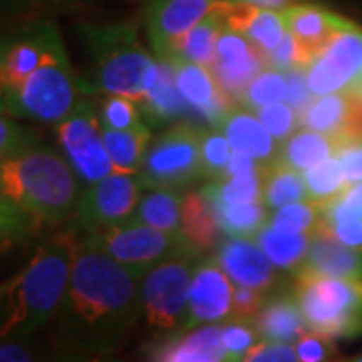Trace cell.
Listing matches in <instances>:
<instances>
[{"instance_id": "d6a6232c", "label": "cell", "mask_w": 362, "mask_h": 362, "mask_svg": "<svg viewBox=\"0 0 362 362\" xmlns=\"http://www.w3.org/2000/svg\"><path fill=\"white\" fill-rule=\"evenodd\" d=\"M207 202L216 211V218L220 221L223 233L232 238L254 240L259 230L270 221V207L264 202H250V204H221L214 199Z\"/></svg>"}, {"instance_id": "6da1fadb", "label": "cell", "mask_w": 362, "mask_h": 362, "mask_svg": "<svg viewBox=\"0 0 362 362\" xmlns=\"http://www.w3.org/2000/svg\"><path fill=\"white\" fill-rule=\"evenodd\" d=\"M141 280V274L78 242L69 290L52 320L54 346L89 356L123 349L143 316Z\"/></svg>"}, {"instance_id": "9a60e30c", "label": "cell", "mask_w": 362, "mask_h": 362, "mask_svg": "<svg viewBox=\"0 0 362 362\" xmlns=\"http://www.w3.org/2000/svg\"><path fill=\"white\" fill-rule=\"evenodd\" d=\"M268 66L266 52L242 33L223 26L211 73L233 103L242 105L247 85Z\"/></svg>"}, {"instance_id": "6125c7cd", "label": "cell", "mask_w": 362, "mask_h": 362, "mask_svg": "<svg viewBox=\"0 0 362 362\" xmlns=\"http://www.w3.org/2000/svg\"><path fill=\"white\" fill-rule=\"evenodd\" d=\"M0 197H6L4 195V185H2V173H0Z\"/></svg>"}, {"instance_id": "cb8c5ba5", "label": "cell", "mask_w": 362, "mask_h": 362, "mask_svg": "<svg viewBox=\"0 0 362 362\" xmlns=\"http://www.w3.org/2000/svg\"><path fill=\"white\" fill-rule=\"evenodd\" d=\"M262 340L268 342H286L294 344L302 334H306L310 328L304 320V314L298 306L294 292H276L268 298L266 306L254 318Z\"/></svg>"}, {"instance_id": "f35d334b", "label": "cell", "mask_w": 362, "mask_h": 362, "mask_svg": "<svg viewBox=\"0 0 362 362\" xmlns=\"http://www.w3.org/2000/svg\"><path fill=\"white\" fill-rule=\"evenodd\" d=\"M232 151V143L221 129L202 131V180L223 181Z\"/></svg>"}, {"instance_id": "bcb514c9", "label": "cell", "mask_w": 362, "mask_h": 362, "mask_svg": "<svg viewBox=\"0 0 362 362\" xmlns=\"http://www.w3.org/2000/svg\"><path fill=\"white\" fill-rule=\"evenodd\" d=\"M266 59H268V66L278 69L282 73L294 71V69H306L314 61L310 52L300 45V40L290 30L286 33V37L276 49L266 52Z\"/></svg>"}, {"instance_id": "be15d7a7", "label": "cell", "mask_w": 362, "mask_h": 362, "mask_svg": "<svg viewBox=\"0 0 362 362\" xmlns=\"http://www.w3.org/2000/svg\"><path fill=\"white\" fill-rule=\"evenodd\" d=\"M2 296H4V284L0 286V302H2Z\"/></svg>"}, {"instance_id": "ba28073f", "label": "cell", "mask_w": 362, "mask_h": 362, "mask_svg": "<svg viewBox=\"0 0 362 362\" xmlns=\"http://www.w3.org/2000/svg\"><path fill=\"white\" fill-rule=\"evenodd\" d=\"M78 242L103 252L141 276L181 250L194 247L183 238V233H169L151 226L127 221L99 232L81 233Z\"/></svg>"}, {"instance_id": "c3c4849f", "label": "cell", "mask_w": 362, "mask_h": 362, "mask_svg": "<svg viewBox=\"0 0 362 362\" xmlns=\"http://www.w3.org/2000/svg\"><path fill=\"white\" fill-rule=\"evenodd\" d=\"M272 294L258 290V288H250V286H235L233 290V306L232 316L238 318H256L259 310L266 306L268 298Z\"/></svg>"}, {"instance_id": "44dd1931", "label": "cell", "mask_w": 362, "mask_h": 362, "mask_svg": "<svg viewBox=\"0 0 362 362\" xmlns=\"http://www.w3.org/2000/svg\"><path fill=\"white\" fill-rule=\"evenodd\" d=\"M221 18L228 28L242 33L264 52L276 49L288 33L282 11L247 0H228L221 8Z\"/></svg>"}, {"instance_id": "7dc6e473", "label": "cell", "mask_w": 362, "mask_h": 362, "mask_svg": "<svg viewBox=\"0 0 362 362\" xmlns=\"http://www.w3.org/2000/svg\"><path fill=\"white\" fill-rule=\"evenodd\" d=\"M298 361L302 362H322L337 358V346H334V338L308 330L306 334L298 338L294 342Z\"/></svg>"}, {"instance_id": "7bdbcfd3", "label": "cell", "mask_w": 362, "mask_h": 362, "mask_svg": "<svg viewBox=\"0 0 362 362\" xmlns=\"http://www.w3.org/2000/svg\"><path fill=\"white\" fill-rule=\"evenodd\" d=\"M256 115L278 143H284L290 135L300 129V113L286 101L264 105L256 109Z\"/></svg>"}, {"instance_id": "681fc988", "label": "cell", "mask_w": 362, "mask_h": 362, "mask_svg": "<svg viewBox=\"0 0 362 362\" xmlns=\"http://www.w3.org/2000/svg\"><path fill=\"white\" fill-rule=\"evenodd\" d=\"M294 362L298 361L296 349L286 342H268L259 340L246 354V362Z\"/></svg>"}, {"instance_id": "f546056e", "label": "cell", "mask_w": 362, "mask_h": 362, "mask_svg": "<svg viewBox=\"0 0 362 362\" xmlns=\"http://www.w3.org/2000/svg\"><path fill=\"white\" fill-rule=\"evenodd\" d=\"M223 26L226 25L221 18V11L209 14L173 45L169 57L165 59H183V61L211 69L216 63V57H218V40H220Z\"/></svg>"}, {"instance_id": "f5cc1de1", "label": "cell", "mask_w": 362, "mask_h": 362, "mask_svg": "<svg viewBox=\"0 0 362 362\" xmlns=\"http://www.w3.org/2000/svg\"><path fill=\"white\" fill-rule=\"evenodd\" d=\"M316 233H322L328 238H334L340 244H346L350 247L362 250V220L344 221V223H330L320 226Z\"/></svg>"}, {"instance_id": "83f0119b", "label": "cell", "mask_w": 362, "mask_h": 362, "mask_svg": "<svg viewBox=\"0 0 362 362\" xmlns=\"http://www.w3.org/2000/svg\"><path fill=\"white\" fill-rule=\"evenodd\" d=\"M342 143H344L342 139L324 135L318 131H296L294 135H290L280 145L278 159L274 163H282V165H288V168L298 169L304 173L306 169L314 168V165L337 156Z\"/></svg>"}, {"instance_id": "e0dca14e", "label": "cell", "mask_w": 362, "mask_h": 362, "mask_svg": "<svg viewBox=\"0 0 362 362\" xmlns=\"http://www.w3.org/2000/svg\"><path fill=\"white\" fill-rule=\"evenodd\" d=\"M233 290V280L214 256L199 259L189 286V314L185 328L226 322L232 316Z\"/></svg>"}, {"instance_id": "ffe728a7", "label": "cell", "mask_w": 362, "mask_h": 362, "mask_svg": "<svg viewBox=\"0 0 362 362\" xmlns=\"http://www.w3.org/2000/svg\"><path fill=\"white\" fill-rule=\"evenodd\" d=\"M149 361L165 362H220L226 361V349L220 324H202L183 328L147 350Z\"/></svg>"}, {"instance_id": "603a6c76", "label": "cell", "mask_w": 362, "mask_h": 362, "mask_svg": "<svg viewBox=\"0 0 362 362\" xmlns=\"http://www.w3.org/2000/svg\"><path fill=\"white\" fill-rule=\"evenodd\" d=\"M159 59V75L149 93L139 101L141 115L145 123L153 129L157 125L171 123L183 117L195 115L194 107L185 101V97L177 89L175 81V66L171 59L157 57Z\"/></svg>"}, {"instance_id": "680465c9", "label": "cell", "mask_w": 362, "mask_h": 362, "mask_svg": "<svg viewBox=\"0 0 362 362\" xmlns=\"http://www.w3.org/2000/svg\"><path fill=\"white\" fill-rule=\"evenodd\" d=\"M21 2H23V0H0V8H2V6H18Z\"/></svg>"}, {"instance_id": "484cf974", "label": "cell", "mask_w": 362, "mask_h": 362, "mask_svg": "<svg viewBox=\"0 0 362 362\" xmlns=\"http://www.w3.org/2000/svg\"><path fill=\"white\" fill-rule=\"evenodd\" d=\"M221 133L230 139L233 149L246 151L266 165L278 159L280 143L270 135V131L264 127L258 115H252V109L240 107L232 109L220 125Z\"/></svg>"}, {"instance_id": "8d00e7d4", "label": "cell", "mask_w": 362, "mask_h": 362, "mask_svg": "<svg viewBox=\"0 0 362 362\" xmlns=\"http://www.w3.org/2000/svg\"><path fill=\"white\" fill-rule=\"evenodd\" d=\"M268 223L276 230L314 235L320 226V206L312 199L286 204L278 209H272Z\"/></svg>"}, {"instance_id": "9c48e42d", "label": "cell", "mask_w": 362, "mask_h": 362, "mask_svg": "<svg viewBox=\"0 0 362 362\" xmlns=\"http://www.w3.org/2000/svg\"><path fill=\"white\" fill-rule=\"evenodd\" d=\"M57 145L83 185H93L113 173V161L105 147L103 123L93 95L83 97L69 115L54 125Z\"/></svg>"}, {"instance_id": "5bb4252c", "label": "cell", "mask_w": 362, "mask_h": 362, "mask_svg": "<svg viewBox=\"0 0 362 362\" xmlns=\"http://www.w3.org/2000/svg\"><path fill=\"white\" fill-rule=\"evenodd\" d=\"M228 0H156L145 2L143 18L156 57H169L173 45L199 21L220 13Z\"/></svg>"}, {"instance_id": "d4e9b609", "label": "cell", "mask_w": 362, "mask_h": 362, "mask_svg": "<svg viewBox=\"0 0 362 362\" xmlns=\"http://www.w3.org/2000/svg\"><path fill=\"white\" fill-rule=\"evenodd\" d=\"M300 274H316L330 278H362V250L340 244L338 240L322 233H314L306 262L296 276Z\"/></svg>"}, {"instance_id": "ab89813d", "label": "cell", "mask_w": 362, "mask_h": 362, "mask_svg": "<svg viewBox=\"0 0 362 362\" xmlns=\"http://www.w3.org/2000/svg\"><path fill=\"white\" fill-rule=\"evenodd\" d=\"M221 338L226 349V361H246V354L256 346L262 337L254 324V318H238L230 316L221 324Z\"/></svg>"}, {"instance_id": "d590c367", "label": "cell", "mask_w": 362, "mask_h": 362, "mask_svg": "<svg viewBox=\"0 0 362 362\" xmlns=\"http://www.w3.org/2000/svg\"><path fill=\"white\" fill-rule=\"evenodd\" d=\"M304 181H306L310 199L316 204H326L332 197H337L338 194H342L346 187H350L337 156L314 165V168L306 169Z\"/></svg>"}, {"instance_id": "8fae6325", "label": "cell", "mask_w": 362, "mask_h": 362, "mask_svg": "<svg viewBox=\"0 0 362 362\" xmlns=\"http://www.w3.org/2000/svg\"><path fill=\"white\" fill-rule=\"evenodd\" d=\"M143 187L139 173L123 171H113L97 183L87 185L75 216L69 221L71 232L93 233L125 223L141 199Z\"/></svg>"}, {"instance_id": "94428289", "label": "cell", "mask_w": 362, "mask_h": 362, "mask_svg": "<svg viewBox=\"0 0 362 362\" xmlns=\"http://www.w3.org/2000/svg\"><path fill=\"white\" fill-rule=\"evenodd\" d=\"M352 90H356V95H358V97H361V99H362V81H361V83H358V85H356V87H354V89H352Z\"/></svg>"}, {"instance_id": "4fadbf2b", "label": "cell", "mask_w": 362, "mask_h": 362, "mask_svg": "<svg viewBox=\"0 0 362 362\" xmlns=\"http://www.w3.org/2000/svg\"><path fill=\"white\" fill-rule=\"evenodd\" d=\"M314 97L352 90L362 81V26L350 21L306 66Z\"/></svg>"}, {"instance_id": "91938a15", "label": "cell", "mask_w": 362, "mask_h": 362, "mask_svg": "<svg viewBox=\"0 0 362 362\" xmlns=\"http://www.w3.org/2000/svg\"><path fill=\"white\" fill-rule=\"evenodd\" d=\"M0 113H6V101H4V95H2V90H0ZM8 115V113H6Z\"/></svg>"}, {"instance_id": "816d5d0a", "label": "cell", "mask_w": 362, "mask_h": 362, "mask_svg": "<svg viewBox=\"0 0 362 362\" xmlns=\"http://www.w3.org/2000/svg\"><path fill=\"white\" fill-rule=\"evenodd\" d=\"M288 81V93H286V103L294 107L298 113H302L312 101V90L306 81V69H294L286 73Z\"/></svg>"}, {"instance_id": "03108f58", "label": "cell", "mask_w": 362, "mask_h": 362, "mask_svg": "<svg viewBox=\"0 0 362 362\" xmlns=\"http://www.w3.org/2000/svg\"><path fill=\"white\" fill-rule=\"evenodd\" d=\"M143 2H156V0H143Z\"/></svg>"}, {"instance_id": "d6986e66", "label": "cell", "mask_w": 362, "mask_h": 362, "mask_svg": "<svg viewBox=\"0 0 362 362\" xmlns=\"http://www.w3.org/2000/svg\"><path fill=\"white\" fill-rule=\"evenodd\" d=\"M171 61L175 66L177 89L185 97V101L194 107L195 115L202 117L209 125V129L211 127L220 129L221 121L233 109V101L221 89L211 69L183 59H171Z\"/></svg>"}, {"instance_id": "4316f807", "label": "cell", "mask_w": 362, "mask_h": 362, "mask_svg": "<svg viewBox=\"0 0 362 362\" xmlns=\"http://www.w3.org/2000/svg\"><path fill=\"white\" fill-rule=\"evenodd\" d=\"M181 233L202 254L218 250L221 244L220 221L202 192H187L181 206Z\"/></svg>"}, {"instance_id": "3957f363", "label": "cell", "mask_w": 362, "mask_h": 362, "mask_svg": "<svg viewBox=\"0 0 362 362\" xmlns=\"http://www.w3.org/2000/svg\"><path fill=\"white\" fill-rule=\"evenodd\" d=\"M0 173L4 195L37 223H69L85 192L63 153L40 145L0 159Z\"/></svg>"}, {"instance_id": "9f6ffc18", "label": "cell", "mask_w": 362, "mask_h": 362, "mask_svg": "<svg viewBox=\"0 0 362 362\" xmlns=\"http://www.w3.org/2000/svg\"><path fill=\"white\" fill-rule=\"evenodd\" d=\"M45 2L57 4V6H99V4L115 2V0H45Z\"/></svg>"}, {"instance_id": "f907efd6", "label": "cell", "mask_w": 362, "mask_h": 362, "mask_svg": "<svg viewBox=\"0 0 362 362\" xmlns=\"http://www.w3.org/2000/svg\"><path fill=\"white\" fill-rule=\"evenodd\" d=\"M337 157L342 165L344 175H346L349 185L362 181V137L342 143Z\"/></svg>"}, {"instance_id": "7402d4cb", "label": "cell", "mask_w": 362, "mask_h": 362, "mask_svg": "<svg viewBox=\"0 0 362 362\" xmlns=\"http://www.w3.org/2000/svg\"><path fill=\"white\" fill-rule=\"evenodd\" d=\"M282 14L288 30L310 52L312 59H316V54L330 42L338 30H342L350 23L349 18L332 13L320 4L302 2V0L286 6Z\"/></svg>"}, {"instance_id": "4dcf8cb0", "label": "cell", "mask_w": 362, "mask_h": 362, "mask_svg": "<svg viewBox=\"0 0 362 362\" xmlns=\"http://www.w3.org/2000/svg\"><path fill=\"white\" fill-rule=\"evenodd\" d=\"M181 206L183 195L180 189L156 187L141 195L133 216L127 223H143L169 233H181Z\"/></svg>"}, {"instance_id": "277c9868", "label": "cell", "mask_w": 362, "mask_h": 362, "mask_svg": "<svg viewBox=\"0 0 362 362\" xmlns=\"http://www.w3.org/2000/svg\"><path fill=\"white\" fill-rule=\"evenodd\" d=\"M78 33L90 54L89 95H123L141 101L159 75V59L149 54L131 23L83 25Z\"/></svg>"}, {"instance_id": "8992f818", "label": "cell", "mask_w": 362, "mask_h": 362, "mask_svg": "<svg viewBox=\"0 0 362 362\" xmlns=\"http://www.w3.org/2000/svg\"><path fill=\"white\" fill-rule=\"evenodd\" d=\"M292 292L310 330L330 338L362 334V278L300 274Z\"/></svg>"}, {"instance_id": "836d02e7", "label": "cell", "mask_w": 362, "mask_h": 362, "mask_svg": "<svg viewBox=\"0 0 362 362\" xmlns=\"http://www.w3.org/2000/svg\"><path fill=\"white\" fill-rule=\"evenodd\" d=\"M262 199L270 209H278V207L292 204V202L310 199L304 173L298 169L288 168V165H282V163H270L264 173Z\"/></svg>"}, {"instance_id": "1f68e13d", "label": "cell", "mask_w": 362, "mask_h": 362, "mask_svg": "<svg viewBox=\"0 0 362 362\" xmlns=\"http://www.w3.org/2000/svg\"><path fill=\"white\" fill-rule=\"evenodd\" d=\"M103 139L115 171L139 173L145 151L151 143V127L147 123H141L133 129L103 127Z\"/></svg>"}, {"instance_id": "6f0895ef", "label": "cell", "mask_w": 362, "mask_h": 362, "mask_svg": "<svg viewBox=\"0 0 362 362\" xmlns=\"http://www.w3.org/2000/svg\"><path fill=\"white\" fill-rule=\"evenodd\" d=\"M247 2H254L259 6H268V8H276V11H284L286 6L294 4L298 0H247Z\"/></svg>"}, {"instance_id": "5b68a950", "label": "cell", "mask_w": 362, "mask_h": 362, "mask_svg": "<svg viewBox=\"0 0 362 362\" xmlns=\"http://www.w3.org/2000/svg\"><path fill=\"white\" fill-rule=\"evenodd\" d=\"M89 93L71 65L65 42L42 61L21 87L4 95L6 113L45 125H57Z\"/></svg>"}, {"instance_id": "7a4b0ae2", "label": "cell", "mask_w": 362, "mask_h": 362, "mask_svg": "<svg viewBox=\"0 0 362 362\" xmlns=\"http://www.w3.org/2000/svg\"><path fill=\"white\" fill-rule=\"evenodd\" d=\"M77 247L73 233L42 244L25 268L4 284L0 340H23L52 324L69 290Z\"/></svg>"}, {"instance_id": "db71d44e", "label": "cell", "mask_w": 362, "mask_h": 362, "mask_svg": "<svg viewBox=\"0 0 362 362\" xmlns=\"http://www.w3.org/2000/svg\"><path fill=\"white\" fill-rule=\"evenodd\" d=\"M264 169H266L264 161H259V159L250 156L246 151L233 149L232 157H230V163L226 168V177L223 180H232V177H240V175H250V173L264 171Z\"/></svg>"}, {"instance_id": "f6af8a7d", "label": "cell", "mask_w": 362, "mask_h": 362, "mask_svg": "<svg viewBox=\"0 0 362 362\" xmlns=\"http://www.w3.org/2000/svg\"><path fill=\"white\" fill-rule=\"evenodd\" d=\"M40 137L37 131L16 121V117L0 113V159L16 156L25 149L39 145Z\"/></svg>"}, {"instance_id": "60d3db41", "label": "cell", "mask_w": 362, "mask_h": 362, "mask_svg": "<svg viewBox=\"0 0 362 362\" xmlns=\"http://www.w3.org/2000/svg\"><path fill=\"white\" fill-rule=\"evenodd\" d=\"M99 117L103 127L111 129H133L145 123L141 107L137 101L123 95H101L99 101Z\"/></svg>"}, {"instance_id": "e575fe53", "label": "cell", "mask_w": 362, "mask_h": 362, "mask_svg": "<svg viewBox=\"0 0 362 362\" xmlns=\"http://www.w3.org/2000/svg\"><path fill=\"white\" fill-rule=\"evenodd\" d=\"M268 168V165H266ZM264 171H256L250 175H240L232 180L209 181L202 194L207 199L221 202V204H250V202H264Z\"/></svg>"}, {"instance_id": "ee69618b", "label": "cell", "mask_w": 362, "mask_h": 362, "mask_svg": "<svg viewBox=\"0 0 362 362\" xmlns=\"http://www.w3.org/2000/svg\"><path fill=\"white\" fill-rule=\"evenodd\" d=\"M35 226L37 221L11 197H0V246L25 240L33 233Z\"/></svg>"}, {"instance_id": "11a10c76", "label": "cell", "mask_w": 362, "mask_h": 362, "mask_svg": "<svg viewBox=\"0 0 362 362\" xmlns=\"http://www.w3.org/2000/svg\"><path fill=\"white\" fill-rule=\"evenodd\" d=\"M35 352L18 344L16 340H2L0 342V362H28L35 361Z\"/></svg>"}, {"instance_id": "ac0fdd59", "label": "cell", "mask_w": 362, "mask_h": 362, "mask_svg": "<svg viewBox=\"0 0 362 362\" xmlns=\"http://www.w3.org/2000/svg\"><path fill=\"white\" fill-rule=\"evenodd\" d=\"M300 129H312L342 141L362 137V99L356 90H337L312 99L300 113Z\"/></svg>"}, {"instance_id": "f1b7e54d", "label": "cell", "mask_w": 362, "mask_h": 362, "mask_svg": "<svg viewBox=\"0 0 362 362\" xmlns=\"http://www.w3.org/2000/svg\"><path fill=\"white\" fill-rule=\"evenodd\" d=\"M254 240L270 258L272 264L278 266L280 270L288 272L292 278L302 270L312 244L310 233L284 232V230H276L270 223H266Z\"/></svg>"}, {"instance_id": "7c38bea8", "label": "cell", "mask_w": 362, "mask_h": 362, "mask_svg": "<svg viewBox=\"0 0 362 362\" xmlns=\"http://www.w3.org/2000/svg\"><path fill=\"white\" fill-rule=\"evenodd\" d=\"M63 45L61 30L51 18H39L0 37V90L2 95L21 87L57 47Z\"/></svg>"}, {"instance_id": "52a82bcc", "label": "cell", "mask_w": 362, "mask_h": 362, "mask_svg": "<svg viewBox=\"0 0 362 362\" xmlns=\"http://www.w3.org/2000/svg\"><path fill=\"white\" fill-rule=\"evenodd\" d=\"M204 254L195 247L181 250L147 272L141 280L143 318L147 328L177 332L189 314V286L197 262Z\"/></svg>"}, {"instance_id": "b9f144b4", "label": "cell", "mask_w": 362, "mask_h": 362, "mask_svg": "<svg viewBox=\"0 0 362 362\" xmlns=\"http://www.w3.org/2000/svg\"><path fill=\"white\" fill-rule=\"evenodd\" d=\"M318 206H320V226L362 220V181L350 185L330 202Z\"/></svg>"}, {"instance_id": "2e32d148", "label": "cell", "mask_w": 362, "mask_h": 362, "mask_svg": "<svg viewBox=\"0 0 362 362\" xmlns=\"http://www.w3.org/2000/svg\"><path fill=\"white\" fill-rule=\"evenodd\" d=\"M216 262L230 276L235 286L258 288L268 294L282 292L288 286L286 274L274 266L264 250L250 238H232L223 240L216 250Z\"/></svg>"}, {"instance_id": "30bf717a", "label": "cell", "mask_w": 362, "mask_h": 362, "mask_svg": "<svg viewBox=\"0 0 362 362\" xmlns=\"http://www.w3.org/2000/svg\"><path fill=\"white\" fill-rule=\"evenodd\" d=\"M139 177L149 189H181L202 180V129L180 123L161 133L145 151Z\"/></svg>"}, {"instance_id": "74e56055", "label": "cell", "mask_w": 362, "mask_h": 362, "mask_svg": "<svg viewBox=\"0 0 362 362\" xmlns=\"http://www.w3.org/2000/svg\"><path fill=\"white\" fill-rule=\"evenodd\" d=\"M286 93H288L286 73L278 71V69H272V66H266L247 85L244 99H242V107H247V109L256 111V109L264 107V105L286 101Z\"/></svg>"}, {"instance_id": "e7e4bbea", "label": "cell", "mask_w": 362, "mask_h": 362, "mask_svg": "<svg viewBox=\"0 0 362 362\" xmlns=\"http://www.w3.org/2000/svg\"><path fill=\"white\" fill-rule=\"evenodd\" d=\"M354 361H358V362H362V354H361V356H356V358H354Z\"/></svg>"}]
</instances>
